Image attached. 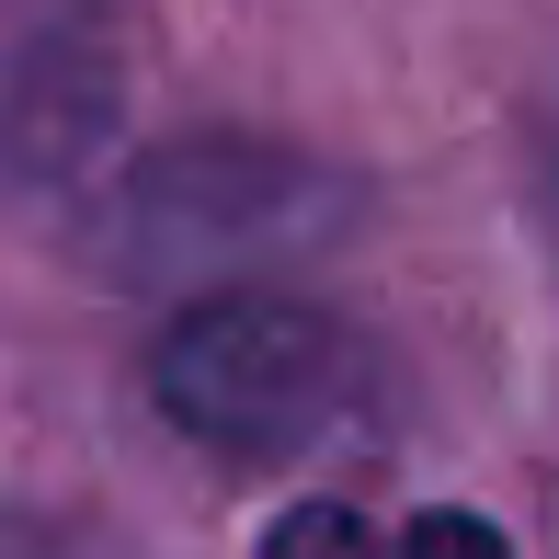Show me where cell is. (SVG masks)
Segmentation results:
<instances>
[{"label": "cell", "mask_w": 559, "mask_h": 559, "mask_svg": "<svg viewBox=\"0 0 559 559\" xmlns=\"http://www.w3.org/2000/svg\"><path fill=\"white\" fill-rule=\"evenodd\" d=\"M148 400L217 456H309L366 423L377 354L309 297H194L148 354Z\"/></svg>", "instance_id": "6da1fadb"}, {"label": "cell", "mask_w": 559, "mask_h": 559, "mask_svg": "<svg viewBox=\"0 0 559 559\" xmlns=\"http://www.w3.org/2000/svg\"><path fill=\"white\" fill-rule=\"evenodd\" d=\"M0 559H115V548L69 537V525H23V514H0Z\"/></svg>", "instance_id": "5b68a950"}, {"label": "cell", "mask_w": 559, "mask_h": 559, "mask_svg": "<svg viewBox=\"0 0 559 559\" xmlns=\"http://www.w3.org/2000/svg\"><path fill=\"white\" fill-rule=\"evenodd\" d=\"M263 559H514L479 514H354V502H297V514H274Z\"/></svg>", "instance_id": "277c9868"}, {"label": "cell", "mask_w": 559, "mask_h": 559, "mask_svg": "<svg viewBox=\"0 0 559 559\" xmlns=\"http://www.w3.org/2000/svg\"><path fill=\"white\" fill-rule=\"evenodd\" d=\"M320 228H343V183H320L286 148L217 138V148L148 160L115 194L104 251L126 274H148V286H183V274H240V263H274V251H309Z\"/></svg>", "instance_id": "7a4b0ae2"}, {"label": "cell", "mask_w": 559, "mask_h": 559, "mask_svg": "<svg viewBox=\"0 0 559 559\" xmlns=\"http://www.w3.org/2000/svg\"><path fill=\"white\" fill-rule=\"evenodd\" d=\"M115 12L104 0H0V194L69 183L115 126Z\"/></svg>", "instance_id": "3957f363"}, {"label": "cell", "mask_w": 559, "mask_h": 559, "mask_svg": "<svg viewBox=\"0 0 559 559\" xmlns=\"http://www.w3.org/2000/svg\"><path fill=\"white\" fill-rule=\"evenodd\" d=\"M548 171H559V160H548Z\"/></svg>", "instance_id": "8992f818"}]
</instances>
